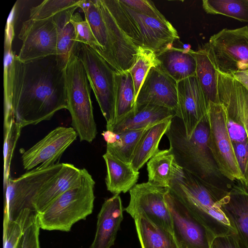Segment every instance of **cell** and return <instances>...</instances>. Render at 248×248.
Wrapping results in <instances>:
<instances>
[{"label":"cell","mask_w":248,"mask_h":248,"mask_svg":"<svg viewBox=\"0 0 248 248\" xmlns=\"http://www.w3.org/2000/svg\"><path fill=\"white\" fill-rule=\"evenodd\" d=\"M117 24L137 47L149 48L155 53L172 46L179 39L177 31L166 19L147 16L120 0H104Z\"/></svg>","instance_id":"3957f363"},{"label":"cell","mask_w":248,"mask_h":248,"mask_svg":"<svg viewBox=\"0 0 248 248\" xmlns=\"http://www.w3.org/2000/svg\"><path fill=\"white\" fill-rule=\"evenodd\" d=\"M169 190L148 182L136 184L129 190V202L124 210L133 219L140 214L143 215L172 233L171 215L165 201Z\"/></svg>","instance_id":"8fae6325"},{"label":"cell","mask_w":248,"mask_h":248,"mask_svg":"<svg viewBox=\"0 0 248 248\" xmlns=\"http://www.w3.org/2000/svg\"><path fill=\"white\" fill-rule=\"evenodd\" d=\"M152 104L175 112L178 106L177 82L156 67L150 69L140 87L136 105Z\"/></svg>","instance_id":"2e32d148"},{"label":"cell","mask_w":248,"mask_h":248,"mask_svg":"<svg viewBox=\"0 0 248 248\" xmlns=\"http://www.w3.org/2000/svg\"><path fill=\"white\" fill-rule=\"evenodd\" d=\"M67 108L65 69L59 66L56 56L22 62L16 55L4 127L13 121L22 128L35 125Z\"/></svg>","instance_id":"6da1fadb"},{"label":"cell","mask_w":248,"mask_h":248,"mask_svg":"<svg viewBox=\"0 0 248 248\" xmlns=\"http://www.w3.org/2000/svg\"><path fill=\"white\" fill-rule=\"evenodd\" d=\"M205 44L218 72L231 76L248 72V25L223 29Z\"/></svg>","instance_id":"9c48e42d"},{"label":"cell","mask_w":248,"mask_h":248,"mask_svg":"<svg viewBox=\"0 0 248 248\" xmlns=\"http://www.w3.org/2000/svg\"><path fill=\"white\" fill-rule=\"evenodd\" d=\"M18 38L22 45L17 57L22 62L57 55V30L52 17L26 20L22 23Z\"/></svg>","instance_id":"7c38bea8"},{"label":"cell","mask_w":248,"mask_h":248,"mask_svg":"<svg viewBox=\"0 0 248 248\" xmlns=\"http://www.w3.org/2000/svg\"><path fill=\"white\" fill-rule=\"evenodd\" d=\"M165 201L171 215L172 234L178 248H209L204 225L169 190Z\"/></svg>","instance_id":"4fadbf2b"},{"label":"cell","mask_w":248,"mask_h":248,"mask_svg":"<svg viewBox=\"0 0 248 248\" xmlns=\"http://www.w3.org/2000/svg\"><path fill=\"white\" fill-rule=\"evenodd\" d=\"M124 210L119 195L104 202L97 216L95 234L90 248H110L114 245Z\"/></svg>","instance_id":"ac0fdd59"},{"label":"cell","mask_w":248,"mask_h":248,"mask_svg":"<svg viewBox=\"0 0 248 248\" xmlns=\"http://www.w3.org/2000/svg\"><path fill=\"white\" fill-rule=\"evenodd\" d=\"M217 92L229 118L240 124L248 139V90L234 77L217 71Z\"/></svg>","instance_id":"e0dca14e"},{"label":"cell","mask_w":248,"mask_h":248,"mask_svg":"<svg viewBox=\"0 0 248 248\" xmlns=\"http://www.w3.org/2000/svg\"><path fill=\"white\" fill-rule=\"evenodd\" d=\"M103 157L107 167L105 182L107 190L114 195L129 191L136 185L139 171L108 153H106Z\"/></svg>","instance_id":"603a6c76"},{"label":"cell","mask_w":248,"mask_h":248,"mask_svg":"<svg viewBox=\"0 0 248 248\" xmlns=\"http://www.w3.org/2000/svg\"><path fill=\"white\" fill-rule=\"evenodd\" d=\"M78 136L73 127H56L23 153L24 169L30 170L37 166L48 167L54 165Z\"/></svg>","instance_id":"9a60e30c"},{"label":"cell","mask_w":248,"mask_h":248,"mask_svg":"<svg viewBox=\"0 0 248 248\" xmlns=\"http://www.w3.org/2000/svg\"><path fill=\"white\" fill-rule=\"evenodd\" d=\"M228 127L232 141L242 142L248 139L246 133L243 127L230 118Z\"/></svg>","instance_id":"60d3db41"},{"label":"cell","mask_w":248,"mask_h":248,"mask_svg":"<svg viewBox=\"0 0 248 248\" xmlns=\"http://www.w3.org/2000/svg\"><path fill=\"white\" fill-rule=\"evenodd\" d=\"M175 115L174 111L161 106L152 104L136 105L129 113L107 130L118 134L128 130L141 129L153 126Z\"/></svg>","instance_id":"d6986e66"},{"label":"cell","mask_w":248,"mask_h":248,"mask_svg":"<svg viewBox=\"0 0 248 248\" xmlns=\"http://www.w3.org/2000/svg\"><path fill=\"white\" fill-rule=\"evenodd\" d=\"M135 91L132 77L128 71L115 73V123L135 107Z\"/></svg>","instance_id":"f1b7e54d"},{"label":"cell","mask_w":248,"mask_h":248,"mask_svg":"<svg viewBox=\"0 0 248 248\" xmlns=\"http://www.w3.org/2000/svg\"><path fill=\"white\" fill-rule=\"evenodd\" d=\"M37 213L30 210L22 213L17 219L3 217V248H16L18 240L31 217Z\"/></svg>","instance_id":"d6a6232c"},{"label":"cell","mask_w":248,"mask_h":248,"mask_svg":"<svg viewBox=\"0 0 248 248\" xmlns=\"http://www.w3.org/2000/svg\"><path fill=\"white\" fill-rule=\"evenodd\" d=\"M232 76L241 82L248 90V72L237 73Z\"/></svg>","instance_id":"b9f144b4"},{"label":"cell","mask_w":248,"mask_h":248,"mask_svg":"<svg viewBox=\"0 0 248 248\" xmlns=\"http://www.w3.org/2000/svg\"><path fill=\"white\" fill-rule=\"evenodd\" d=\"M229 116L221 103L208 102V147L218 171L229 180L246 185L235 154L228 124Z\"/></svg>","instance_id":"ba28073f"},{"label":"cell","mask_w":248,"mask_h":248,"mask_svg":"<svg viewBox=\"0 0 248 248\" xmlns=\"http://www.w3.org/2000/svg\"><path fill=\"white\" fill-rule=\"evenodd\" d=\"M82 169L69 163H63L55 179L38 194L33 202L38 213L65 191L79 186L82 180Z\"/></svg>","instance_id":"44dd1931"},{"label":"cell","mask_w":248,"mask_h":248,"mask_svg":"<svg viewBox=\"0 0 248 248\" xmlns=\"http://www.w3.org/2000/svg\"><path fill=\"white\" fill-rule=\"evenodd\" d=\"M177 93L175 115L182 120L189 138L202 121L208 120V101L196 76L177 82Z\"/></svg>","instance_id":"5bb4252c"},{"label":"cell","mask_w":248,"mask_h":248,"mask_svg":"<svg viewBox=\"0 0 248 248\" xmlns=\"http://www.w3.org/2000/svg\"><path fill=\"white\" fill-rule=\"evenodd\" d=\"M152 126L126 131L118 134L108 130L104 131L102 135L107 142L106 153L124 162L130 164L140 139Z\"/></svg>","instance_id":"d4e9b609"},{"label":"cell","mask_w":248,"mask_h":248,"mask_svg":"<svg viewBox=\"0 0 248 248\" xmlns=\"http://www.w3.org/2000/svg\"><path fill=\"white\" fill-rule=\"evenodd\" d=\"M62 166L59 162L48 167L39 166L18 178L10 177L3 188L4 217L15 220L27 210L37 213L33 206L35 199L55 179Z\"/></svg>","instance_id":"8992f818"},{"label":"cell","mask_w":248,"mask_h":248,"mask_svg":"<svg viewBox=\"0 0 248 248\" xmlns=\"http://www.w3.org/2000/svg\"><path fill=\"white\" fill-rule=\"evenodd\" d=\"M173 117L152 126L142 136L130 164L135 170L139 171L160 150L158 148L159 143L168 130Z\"/></svg>","instance_id":"83f0119b"},{"label":"cell","mask_w":248,"mask_h":248,"mask_svg":"<svg viewBox=\"0 0 248 248\" xmlns=\"http://www.w3.org/2000/svg\"><path fill=\"white\" fill-rule=\"evenodd\" d=\"M120 1L132 10L147 16L160 19L166 18L151 0H120Z\"/></svg>","instance_id":"f35d334b"},{"label":"cell","mask_w":248,"mask_h":248,"mask_svg":"<svg viewBox=\"0 0 248 248\" xmlns=\"http://www.w3.org/2000/svg\"><path fill=\"white\" fill-rule=\"evenodd\" d=\"M134 219L141 248H179L171 232L144 215L140 214Z\"/></svg>","instance_id":"4316f807"},{"label":"cell","mask_w":248,"mask_h":248,"mask_svg":"<svg viewBox=\"0 0 248 248\" xmlns=\"http://www.w3.org/2000/svg\"><path fill=\"white\" fill-rule=\"evenodd\" d=\"M78 5L72 7L52 17L57 30L56 59L60 67L65 69L68 62L78 42L74 27L71 22L72 16Z\"/></svg>","instance_id":"7402d4cb"},{"label":"cell","mask_w":248,"mask_h":248,"mask_svg":"<svg viewBox=\"0 0 248 248\" xmlns=\"http://www.w3.org/2000/svg\"><path fill=\"white\" fill-rule=\"evenodd\" d=\"M202 6L207 14L248 22V0H203Z\"/></svg>","instance_id":"f546056e"},{"label":"cell","mask_w":248,"mask_h":248,"mask_svg":"<svg viewBox=\"0 0 248 248\" xmlns=\"http://www.w3.org/2000/svg\"><path fill=\"white\" fill-rule=\"evenodd\" d=\"M22 128L14 121L8 127L4 128L3 188L5 187L10 177V166L13 155Z\"/></svg>","instance_id":"836d02e7"},{"label":"cell","mask_w":248,"mask_h":248,"mask_svg":"<svg viewBox=\"0 0 248 248\" xmlns=\"http://www.w3.org/2000/svg\"><path fill=\"white\" fill-rule=\"evenodd\" d=\"M196 76L209 101L220 103L217 92L218 73L210 52L205 44L195 51Z\"/></svg>","instance_id":"484cf974"},{"label":"cell","mask_w":248,"mask_h":248,"mask_svg":"<svg viewBox=\"0 0 248 248\" xmlns=\"http://www.w3.org/2000/svg\"><path fill=\"white\" fill-rule=\"evenodd\" d=\"M79 186L69 189L37 213L40 229L69 232L77 222L92 214L95 196V182L85 169H82Z\"/></svg>","instance_id":"277c9868"},{"label":"cell","mask_w":248,"mask_h":248,"mask_svg":"<svg viewBox=\"0 0 248 248\" xmlns=\"http://www.w3.org/2000/svg\"><path fill=\"white\" fill-rule=\"evenodd\" d=\"M183 170L170 148L159 150L147 162L148 182L156 186L169 188Z\"/></svg>","instance_id":"cb8c5ba5"},{"label":"cell","mask_w":248,"mask_h":248,"mask_svg":"<svg viewBox=\"0 0 248 248\" xmlns=\"http://www.w3.org/2000/svg\"><path fill=\"white\" fill-rule=\"evenodd\" d=\"M79 0H45L30 10L29 19L43 20L72 7L78 5Z\"/></svg>","instance_id":"e575fe53"},{"label":"cell","mask_w":248,"mask_h":248,"mask_svg":"<svg viewBox=\"0 0 248 248\" xmlns=\"http://www.w3.org/2000/svg\"><path fill=\"white\" fill-rule=\"evenodd\" d=\"M83 64L90 86L109 128L115 119V73L117 72L91 46L78 42L74 51Z\"/></svg>","instance_id":"52a82bcc"},{"label":"cell","mask_w":248,"mask_h":248,"mask_svg":"<svg viewBox=\"0 0 248 248\" xmlns=\"http://www.w3.org/2000/svg\"><path fill=\"white\" fill-rule=\"evenodd\" d=\"M171 194L203 224L205 216L211 217L226 225L230 222L215 202L207 186L183 169L169 188Z\"/></svg>","instance_id":"30bf717a"},{"label":"cell","mask_w":248,"mask_h":248,"mask_svg":"<svg viewBox=\"0 0 248 248\" xmlns=\"http://www.w3.org/2000/svg\"><path fill=\"white\" fill-rule=\"evenodd\" d=\"M236 158L248 186V139L242 142L232 141Z\"/></svg>","instance_id":"ab89813d"},{"label":"cell","mask_w":248,"mask_h":248,"mask_svg":"<svg viewBox=\"0 0 248 248\" xmlns=\"http://www.w3.org/2000/svg\"><path fill=\"white\" fill-rule=\"evenodd\" d=\"M67 108L72 125L81 141L91 142L97 135L93 107L90 95V84L83 64L72 53L65 68Z\"/></svg>","instance_id":"5b68a950"},{"label":"cell","mask_w":248,"mask_h":248,"mask_svg":"<svg viewBox=\"0 0 248 248\" xmlns=\"http://www.w3.org/2000/svg\"><path fill=\"white\" fill-rule=\"evenodd\" d=\"M238 192L231 202V206L238 217L240 229L248 237V193L241 189Z\"/></svg>","instance_id":"8d00e7d4"},{"label":"cell","mask_w":248,"mask_h":248,"mask_svg":"<svg viewBox=\"0 0 248 248\" xmlns=\"http://www.w3.org/2000/svg\"><path fill=\"white\" fill-rule=\"evenodd\" d=\"M71 22L75 28L76 41L91 46L99 53L101 47L95 39L88 22L85 19L83 20L78 13L73 14Z\"/></svg>","instance_id":"d590c367"},{"label":"cell","mask_w":248,"mask_h":248,"mask_svg":"<svg viewBox=\"0 0 248 248\" xmlns=\"http://www.w3.org/2000/svg\"><path fill=\"white\" fill-rule=\"evenodd\" d=\"M208 120H204L188 138L182 120L176 115L165 133L178 165L207 186L219 172L208 147Z\"/></svg>","instance_id":"7a4b0ae2"},{"label":"cell","mask_w":248,"mask_h":248,"mask_svg":"<svg viewBox=\"0 0 248 248\" xmlns=\"http://www.w3.org/2000/svg\"><path fill=\"white\" fill-rule=\"evenodd\" d=\"M93 35L101 47L99 54L105 60L108 50L106 27L97 0H92L91 6L83 11Z\"/></svg>","instance_id":"1f68e13d"},{"label":"cell","mask_w":248,"mask_h":248,"mask_svg":"<svg viewBox=\"0 0 248 248\" xmlns=\"http://www.w3.org/2000/svg\"><path fill=\"white\" fill-rule=\"evenodd\" d=\"M159 64V62L154 51L141 46L138 47L136 61L132 66L128 70L133 80L136 101L140 87L148 72L151 68L157 67Z\"/></svg>","instance_id":"4dcf8cb0"},{"label":"cell","mask_w":248,"mask_h":248,"mask_svg":"<svg viewBox=\"0 0 248 248\" xmlns=\"http://www.w3.org/2000/svg\"><path fill=\"white\" fill-rule=\"evenodd\" d=\"M216 248H232L231 246L229 245H217L216 246Z\"/></svg>","instance_id":"7bdbcfd3"},{"label":"cell","mask_w":248,"mask_h":248,"mask_svg":"<svg viewBox=\"0 0 248 248\" xmlns=\"http://www.w3.org/2000/svg\"><path fill=\"white\" fill-rule=\"evenodd\" d=\"M159 62L156 67L175 81L196 76L195 51L189 48L172 46L156 53Z\"/></svg>","instance_id":"ffe728a7"},{"label":"cell","mask_w":248,"mask_h":248,"mask_svg":"<svg viewBox=\"0 0 248 248\" xmlns=\"http://www.w3.org/2000/svg\"><path fill=\"white\" fill-rule=\"evenodd\" d=\"M37 214L31 217L20 236L16 248H40Z\"/></svg>","instance_id":"74e56055"}]
</instances>
